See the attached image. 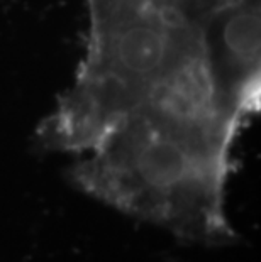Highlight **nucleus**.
I'll return each instance as SVG.
<instances>
[{
    "label": "nucleus",
    "mask_w": 261,
    "mask_h": 262,
    "mask_svg": "<svg viewBox=\"0 0 261 262\" xmlns=\"http://www.w3.org/2000/svg\"><path fill=\"white\" fill-rule=\"evenodd\" d=\"M244 125L220 103L198 56L165 78L70 176L98 202L183 241L226 245L236 238L227 183Z\"/></svg>",
    "instance_id": "nucleus-1"
},
{
    "label": "nucleus",
    "mask_w": 261,
    "mask_h": 262,
    "mask_svg": "<svg viewBox=\"0 0 261 262\" xmlns=\"http://www.w3.org/2000/svg\"><path fill=\"white\" fill-rule=\"evenodd\" d=\"M87 54L73 85L36 132L51 152H88L165 78L204 49L200 24L158 0H85Z\"/></svg>",
    "instance_id": "nucleus-2"
},
{
    "label": "nucleus",
    "mask_w": 261,
    "mask_h": 262,
    "mask_svg": "<svg viewBox=\"0 0 261 262\" xmlns=\"http://www.w3.org/2000/svg\"><path fill=\"white\" fill-rule=\"evenodd\" d=\"M200 29L217 97L248 124L259 110V0H232L210 12Z\"/></svg>",
    "instance_id": "nucleus-3"
},
{
    "label": "nucleus",
    "mask_w": 261,
    "mask_h": 262,
    "mask_svg": "<svg viewBox=\"0 0 261 262\" xmlns=\"http://www.w3.org/2000/svg\"><path fill=\"white\" fill-rule=\"evenodd\" d=\"M158 2L178 12L183 17L200 24L210 12L232 2V0H158Z\"/></svg>",
    "instance_id": "nucleus-4"
}]
</instances>
